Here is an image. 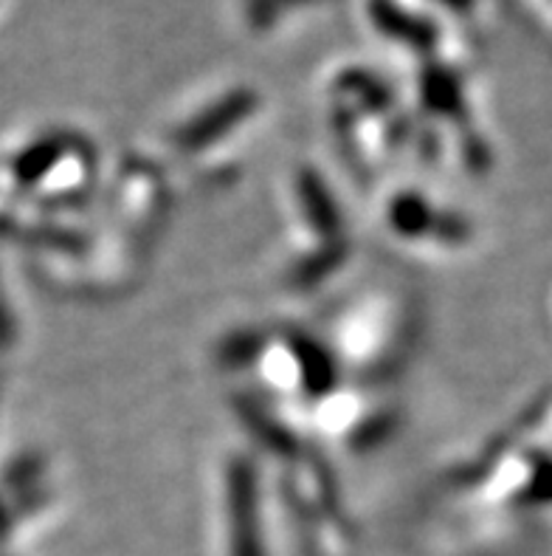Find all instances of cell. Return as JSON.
Instances as JSON below:
<instances>
[{
    "label": "cell",
    "mask_w": 552,
    "mask_h": 556,
    "mask_svg": "<svg viewBox=\"0 0 552 556\" xmlns=\"http://www.w3.org/2000/svg\"><path fill=\"white\" fill-rule=\"evenodd\" d=\"M448 7H457V9H462V7H468L471 0H446Z\"/></svg>",
    "instance_id": "1"
}]
</instances>
